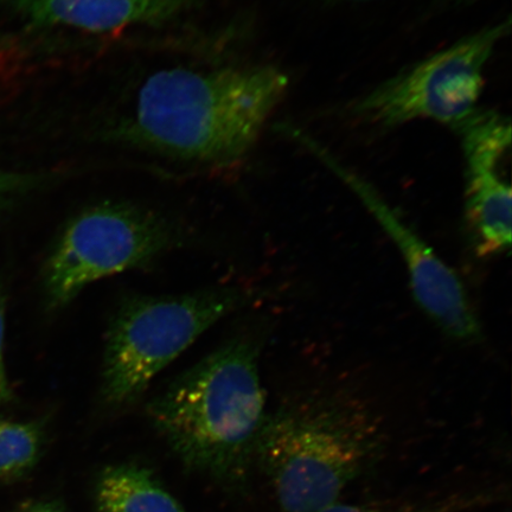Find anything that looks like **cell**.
Masks as SVG:
<instances>
[{
  "label": "cell",
  "instance_id": "obj_1",
  "mask_svg": "<svg viewBox=\"0 0 512 512\" xmlns=\"http://www.w3.org/2000/svg\"><path fill=\"white\" fill-rule=\"evenodd\" d=\"M290 89L271 64L159 70L115 130L120 142L183 162L238 164L259 142Z\"/></svg>",
  "mask_w": 512,
  "mask_h": 512
},
{
  "label": "cell",
  "instance_id": "obj_2",
  "mask_svg": "<svg viewBox=\"0 0 512 512\" xmlns=\"http://www.w3.org/2000/svg\"><path fill=\"white\" fill-rule=\"evenodd\" d=\"M260 339L239 335L176 377L146 406L189 470L233 482L246 475L264 426Z\"/></svg>",
  "mask_w": 512,
  "mask_h": 512
},
{
  "label": "cell",
  "instance_id": "obj_3",
  "mask_svg": "<svg viewBox=\"0 0 512 512\" xmlns=\"http://www.w3.org/2000/svg\"><path fill=\"white\" fill-rule=\"evenodd\" d=\"M379 415L360 395L318 388L268 414L254 460L285 512H315L338 501L383 447Z\"/></svg>",
  "mask_w": 512,
  "mask_h": 512
},
{
  "label": "cell",
  "instance_id": "obj_4",
  "mask_svg": "<svg viewBox=\"0 0 512 512\" xmlns=\"http://www.w3.org/2000/svg\"><path fill=\"white\" fill-rule=\"evenodd\" d=\"M245 302V293L235 287L127 297L107 330L101 402L118 409L138 401L160 371Z\"/></svg>",
  "mask_w": 512,
  "mask_h": 512
},
{
  "label": "cell",
  "instance_id": "obj_5",
  "mask_svg": "<svg viewBox=\"0 0 512 512\" xmlns=\"http://www.w3.org/2000/svg\"><path fill=\"white\" fill-rule=\"evenodd\" d=\"M183 241L174 221L136 204L108 201L81 210L64 226L44 265L48 309H63L95 281L151 265Z\"/></svg>",
  "mask_w": 512,
  "mask_h": 512
},
{
  "label": "cell",
  "instance_id": "obj_6",
  "mask_svg": "<svg viewBox=\"0 0 512 512\" xmlns=\"http://www.w3.org/2000/svg\"><path fill=\"white\" fill-rule=\"evenodd\" d=\"M510 22L485 28L381 83L352 108L364 123L395 127L418 119L452 125L477 110L484 70Z\"/></svg>",
  "mask_w": 512,
  "mask_h": 512
},
{
  "label": "cell",
  "instance_id": "obj_7",
  "mask_svg": "<svg viewBox=\"0 0 512 512\" xmlns=\"http://www.w3.org/2000/svg\"><path fill=\"white\" fill-rule=\"evenodd\" d=\"M465 157L466 219L480 256L511 246V123L495 111H478L454 126Z\"/></svg>",
  "mask_w": 512,
  "mask_h": 512
},
{
  "label": "cell",
  "instance_id": "obj_8",
  "mask_svg": "<svg viewBox=\"0 0 512 512\" xmlns=\"http://www.w3.org/2000/svg\"><path fill=\"white\" fill-rule=\"evenodd\" d=\"M330 168L361 198L364 206L394 242L407 267L415 302L441 330L460 342H475L482 328L462 280L407 226L366 182L324 156Z\"/></svg>",
  "mask_w": 512,
  "mask_h": 512
},
{
  "label": "cell",
  "instance_id": "obj_9",
  "mask_svg": "<svg viewBox=\"0 0 512 512\" xmlns=\"http://www.w3.org/2000/svg\"><path fill=\"white\" fill-rule=\"evenodd\" d=\"M206 0H15L37 27L107 32L159 24L198 8Z\"/></svg>",
  "mask_w": 512,
  "mask_h": 512
},
{
  "label": "cell",
  "instance_id": "obj_10",
  "mask_svg": "<svg viewBox=\"0 0 512 512\" xmlns=\"http://www.w3.org/2000/svg\"><path fill=\"white\" fill-rule=\"evenodd\" d=\"M99 512H187L145 467H108L96 483Z\"/></svg>",
  "mask_w": 512,
  "mask_h": 512
},
{
  "label": "cell",
  "instance_id": "obj_11",
  "mask_svg": "<svg viewBox=\"0 0 512 512\" xmlns=\"http://www.w3.org/2000/svg\"><path fill=\"white\" fill-rule=\"evenodd\" d=\"M43 440L40 422L0 420V483L27 475L40 458Z\"/></svg>",
  "mask_w": 512,
  "mask_h": 512
},
{
  "label": "cell",
  "instance_id": "obj_12",
  "mask_svg": "<svg viewBox=\"0 0 512 512\" xmlns=\"http://www.w3.org/2000/svg\"><path fill=\"white\" fill-rule=\"evenodd\" d=\"M486 498L478 495H453L434 501L376 502L368 504H345L338 501L315 512H462L485 503Z\"/></svg>",
  "mask_w": 512,
  "mask_h": 512
},
{
  "label": "cell",
  "instance_id": "obj_13",
  "mask_svg": "<svg viewBox=\"0 0 512 512\" xmlns=\"http://www.w3.org/2000/svg\"><path fill=\"white\" fill-rule=\"evenodd\" d=\"M35 182L36 178L0 170V207L6 200H9L10 196H14L22 190H28Z\"/></svg>",
  "mask_w": 512,
  "mask_h": 512
},
{
  "label": "cell",
  "instance_id": "obj_14",
  "mask_svg": "<svg viewBox=\"0 0 512 512\" xmlns=\"http://www.w3.org/2000/svg\"><path fill=\"white\" fill-rule=\"evenodd\" d=\"M4 336H5V299L0 293V405L9 402L12 398L11 387L6 375L4 360Z\"/></svg>",
  "mask_w": 512,
  "mask_h": 512
},
{
  "label": "cell",
  "instance_id": "obj_15",
  "mask_svg": "<svg viewBox=\"0 0 512 512\" xmlns=\"http://www.w3.org/2000/svg\"><path fill=\"white\" fill-rule=\"evenodd\" d=\"M12 512H64V510L59 503L38 501L25 503Z\"/></svg>",
  "mask_w": 512,
  "mask_h": 512
},
{
  "label": "cell",
  "instance_id": "obj_16",
  "mask_svg": "<svg viewBox=\"0 0 512 512\" xmlns=\"http://www.w3.org/2000/svg\"><path fill=\"white\" fill-rule=\"evenodd\" d=\"M345 2H371V0H345Z\"/></svg>",
  "mask_w": 512,
  "mask_h": 512
}]
</instances>
